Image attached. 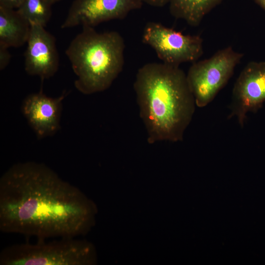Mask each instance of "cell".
Here are the masks:
<instances>
[{
    "label": "cell",
    "instance_id": "6da1fadb",
    "mask_svg": "<svg viewBox=\"0 0 265 265\" xmlns=\"http://www.w3.org/2000/svg\"><path fill=\"white\" fill-rule=\"evenodd\" d=\"M95 204L45 164H15L0 179V229L38 240L73 238L95 223Z\"/></svg>",
    "mask_w": 265,
    "mask_h": 265
},
{
    "label": "cell",
    "instance_id": "7a4b0ae2",
    "mask_svg": "<svg viewBox=\"0 0 265 265\" xmlns=\"http://www.w3.org/2000/svg\"><path fill=\"white\" fill-rule=\"evenodd\" d=\"M133 88L147 142L182 141L197 106L183 70L163 62L147 63L137 71Z\"/></svg>",
    "mask_w": 265,
    "mask_h": 265
},
{
    "label": "cell",
    "instance_id": "3957f363",
    "mask_svg": "<svg viewBox=\"0 0 265 265\" xmlns=\"http://www.w3.org/2000/svg\"><path fill=\"white\" fill-rule=\"evenodd\" d=\"M124 50L119 32H98L82 26L65 52L77 77L75 88L84 95L108 89L123 70Z\"/></svg>",
    "mask_w": 265,
    "mask_h": 265
},
{
    "label": "cell",
    "instance_id": "277c9868",
    "mask_svg": "<svg viewBox=\"0 0 265 265\" xmlns=\"http://www.w3.org/2000/svg\"><path fill=\"white\" fill-rule=\"evenodd\" d=\"M97 260L93 245L74 238L13 245L0 254V265H94Z\"/></svg>",
    "mask_w": 265,
    "mask_h": 265
},
{
    "label": "cell",
    "instance_id": "5b68a950",
    "mask_svg": "<svg viewBox=\"0 0 265 265\" xmlns=\"http://www.w3.org/2000/svg\"><path fill=\"white\" fill-rule=\"evenodd\" d=\"M243 54L229 46L212 56L196 61L190 67L186 78L196 106H207L232 77Z\"/></svg>",
    "mask_w": 265,
    "mask_h": 265
},
{
    "label": "cell",
    "instance_id": "8992f818",
    "mask_svg": "<svg viewBox=\"0 0 265 265\" xmlns=\"http://www.w3.org/2000/svg\"><path fill=\"white\" fill-rule=\"evenodd\" d=\"M142 42L155 50L163 63L171 65L193 63L203 53V39L200 36L185 35L157 22H150L145 25Z\"/></svg>",
    "mask_w": 265,
    "mask_h": 265
},
{
    "label": "cell",
    "instance_id": "52a82bcc",
    "mask_svg": "<svg viewBox=\"0 0 265 265\" xmlns=\"http://www.w3.org/2000/svg\"><path fill=\"white\" fill-rule=\"evenodd\" d=\"M265 102V62H249L235 83L230 118L235 116L243 127L249 112H256Z\"/></svg>",
    "mask_w": 265,
    "mask_h": 265
},
{
    "label": "cell",
    "instance_id": "ba28073f",
    "mask_svg": "<svg viewBox=\"0 0 265 265\" xmlns=\"http://www.w3.org/2000/svg\"><path fill=\"white\" fill-rule=\"evenodd\" d=\"M142 4V0H75L61 27H94L103 22L124 19Z\"/></svg>",
    "mask_w": 265,
    "mask_h": 265
},
{
    "label": "cell",
    "instance_id": "9c48e42d",
    "mask_svg": "<svg viewBox=\"0 0 265 265\" xmlns=\"http://www.w3.org/2000/svg\"><path fill=\"white\" fill-rule=\"evenodd\" d=\"M30 31L25 53V70L43 80L53 77L59 67V56L54 36L44 26L30 23Z\"/></svg>",
    "mask_w": 265,
    "mask_h": 265
},
{
    "label": "cell",
    "instance_id": "30bf717a",
    "mask_svg": "<svg viewBox=\"0 0 265 265\" xmlns=\"http://www.w3.org/2000/svg\"><path fill=\"white\" fill-rule=\"evenodd\" d=\"M65 93L57 98L39 92L28 95L24 100L21 110L38 139L54 134L60 129L62 101Z\"/></svg>",
    "mask_w": 265,
    "mask_h": 265
},
{
    "label": "cell",
    "instance_id": "8fae6325",
    "mask_svg": "<svg viewBox=\"0 0 265 265\" xmlns=\"http://www.w3.org/2000/svg\"><path fill=\"white\" fill-rule=\"evenodd\" d=\"M29 22L14 9L0 6V45L20 47L27 42Z\"/></svg>",
    "mask_w": 265,
    "mask_h": 265
},
{
    "label": "cell",
    "instance_id": "7c38bea8",
    "mask_svg": "<svg viewBox=\"0 0 265 265\" xmlns=\"http://www.w3.org/2000/svg\"><path fill=\"white\" fill-rule=\"evenodd\" d=\"M222 0H169V11L176 19L184 20L189 26H197L205 16Z\"/></svg>",
    "mask_w": 265,
    "mask_h": 265
},
{
    "label": "cell",
    "instance_id": "4fadbf2b",
    "mask_svg": "<svg viewBox=\"0 0 265 265\" xmlns=\"http://www.w3.org/2000/svg\"><path fill=\"white\" fill-rule=\"evenodd\" d=\"M52 5L46 0H24L17 10L29 23L45 27L51 17Z\"/></svg>",
    "mask_w": 265,
    "mask_h": 265
},
{
    "label": "cell",
    "instance_id": "5bb4252c",
    "mask_svg": "<svg viewBox=\"0 0 265 265\" xmlns=\"http://www.w3.org/2000/svg\"><path fill=\"white\" fill-rule=\"evenodd\" d=\"M8 48L0 45V70H3L8 65L11 57Z\"/></svg>",
    "mask_w": 265,
    "mask_h": 265
},
{
    "label": "cell",
    "instance_id": "9a60e30c",
    "mask_svg": "<svg viewBox=\"0 0 265 265\" xmlns=\"http://www.w3.org/2000/svg\"><path fill=\"white\" fill-rule=\"evenodd\" d=\"M24 0H0V6L11 9H18Z\"/></svg>",
    "mask_w": 265,
    "mask_h": 265
},
{
    "label": "cell",
    "instance_id": "2e32d148",
    "mask_svg": "<svg viewBox=\"0 0 265 265\" xmlns=\"http://www.w3.org/2000/svg\"><path fill=\"white\" fill-rule=\"evenodd\" d=\"M151 6L154 7H162L169 3V0H142Z\"/></svg>",
    "mask_w": 265,
    "mask_h": 265
},
{
    "label": "cell",
    "instance_id": "e0dca14e",
    "mask_svg": "<svg viewBox=\"0 0 265 265\" xmlns=\"http://www.w3.org/2000/svg\"><path fill=\"white\" fill-rule=\"evenodd\" d=\"M255 3L265 10V0H253Z\"/></svg>",
    "mask_w": 265,
    "mask_h": 265
},
{
    "label": "cell",
    "instance_id": "ac0fdd59",
    "mask_svg": "<svg viewBox=\"0 0 265 265\" xmlns=\"http://www.w3.org/2000/svg\"><path fill=\"white\" fill-rule=\"evenodd\" d=\"M47 0L49 2H50L51 4H53L56 2H58L60 0Z\"/></svg>",
    "mask_w": 265,
    "mask_h": 265
}]
</instances>
